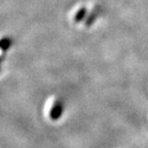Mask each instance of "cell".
<instances>
[{
    "label": "cell",
    "mask_w": 148,
    "mask_h": 148,
    "mask_svg": "<svg viewBox=\"0 0 148 148\" xmlns=\"http://www.w3.org/2000/svg\"><path fill=\"white\" fill-rule=\"evenodd\" d=\"M11 44H12V40L11 38H3L2 41H1V49L3 50V51H5V50H7L10 48V46H11Z\"/></svg>",
    "instance_id": "cell-2"
},
{
    "label": "cell",
    "mask_w": 148,
    "mask_h": 148,
    "mask_svg": "<svg viewBox=\"0 0 148 148\" xmlns=\"http://www.w3.org/2000/svg\"><path fill=\"white\" fill-rule=\"evenodd\" d=\"M64 112V103L61 100H55L51 106V110L49 112V117L52 120H58L63 114Z\"/></svg>",
    "instance_id": "cell-1"
},
{
    "label": "cell",
    "mask_w": 148,
    "mask_h": 148,
    "mask_svg": "<svg viewBox=\"0 0 148 148\" xmlns=\"http://www.w3.org/2000/svg\"><path fill=\"white\" fill-rule=\"evenodd\" d=\"M85 14H86V9L80 10L75 16V21H80V20H82V18L84 17Z\"/></svg>",
    "instance_id": "cell-3"
}]
</instances>
